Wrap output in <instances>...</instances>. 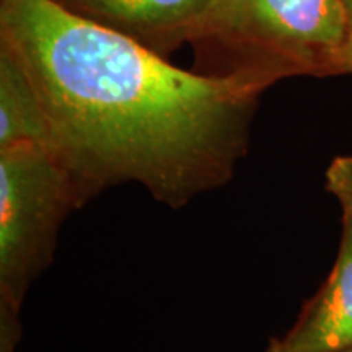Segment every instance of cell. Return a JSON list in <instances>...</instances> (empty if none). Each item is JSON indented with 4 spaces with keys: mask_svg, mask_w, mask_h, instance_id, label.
<instances>
[{
    "mask_svg": "<svg viewBox=\"0 0 352 352\" xmlns=\"http://www.w3.org/2000/svg\"><path fill=\"white\" fill-rule=\"evenodd\" d=\"M342 226L340 252L327 280L289 333L272 340L266 352L352 351V227Z\"/></svg>",
    "mask_w": 352,
    "mask_h": 352,
    "instance_id": "cell-5",
    "label": "cell"
},
{
    "mask_svg": "<svg viewBox=\"0 0 352 352\" xmlns=\"http://www.w3.org/2000/svg\"><path fill=\"white\" fill-rule=\"evenodd\" d=\"M327 189L342 208V223L352 227V155L333 158L327 175Z\"/></svg>",
    "mask_w": 352,
    "mask_h": 352,
    "instance_id": "cell-7",
    "label": "cell"
},
{
    "mask_svg": "<svg viewBox=\"0 0 352 352\" xmlns=\"http://www.w3.org/2000/svg\"><path fill=\"white\" fill-rule=\"evenodd\" d=\"M341 2L346 8V13H347V16H349V21H351V26H352V0H341Z\"/></svg>",
    "mask_w": 352,
    "mask_h": 352,
    "instance_id": "cell-9",
    "label": "cell"
},
{
    "mask_svg": "<svg viewBox=\"0 0 352 352\" xmlns=\"http://www.w3.org/2000/svg\"><path fill=\"white\" fill-rule=\"evenodd\" d=\"M344 352H352V351H344Z\"/></svg>",
    "mask_w": 352,
    "mask_h": 352,
    "instance_id": "cell-10",
    "label": "cell"
},
{
    "mask_svg": "<svg viewBox=\"0 0 352 352\" xmlns=\"http://www.w3.org/2000/svg\"><path fill=\"white\" fill-rule=\"evenodd\" d=\"M340 74H352V32L344 46L338 52L336 63H334V76H340Z\"/></svg>",
    "mask_w": 352,
    "mask_h": 352,
    "instance_id": "cell-8",
    "label": "cell"
},
{
    "mask_svg": "<svg viewBox=\"0 0 352 352\" xmlns=\"http://www.w3.org/2000/svg\"><path fill=\"white\" fill-rule=\"evenodd\" d=\"M46 122L32 82L16 57L0 44V148L20 142L46 147Z\"/></svg>",
    "mask_w": 352,
    "mask_h": 352,
    "instance_id": "cell-6",
    "label": "cell"
},
{
    "mask_svg": "<svg viewBox=\"0 0 352 352\" xmlns=\"http://www.w3.org/2000/svg\"><path fill=\"white\" fill-rule=\"evenodd\" d=\"M352 26L341 0H217L197 44L223 52L239 74L271 87L334 76Z\"/></svg>",
    "mask_w": 352,
    "mask_h": 352,
    "instance_id": "cell-2",
    "label": "cell"
},
{
    "mask_svg": "<svg viewBox=\"0 0 352 352\" xmlns=\"http://www.w3.org/2000/svg\"><path fill=\"white\" fill-rule=\"evenodd\" d=\"M0 44L32 82L46 147L87 199L138 183L178 209L230 182L263 83L178 69L59 0H0Z\"/></svg>",
    "mask_w": 352,
    "mask_h": 352,
    "instance_id": "cell-1",
    "label": "cell"
},
{
    "mask_svg": "<svg viewBox=\"0 0 352 352\" xmlns=\"http://www.w3.org/2000/svg\"><path fill=\"white\" fill-rule=\"evenodd\" d=\"M87 201L43 145L0 148V352L15 351L26 292L50 266L64 219Z\"/></svg>",
    "mask_w": 352,
    "mask_h": 352,
    "instance_id": "cell-3",
    "label": "cell"
},
{
    "mask_svg": "<svg viewBox=\"0 0 352 352\" xmlns=\"http://www.w3.org/2000/svg\"><path fill=\"white\" fill-rule=\"evenodd\" d=\"M69 10L126 34L157 54L195 43L217 0H59Z\"/></svg>",
    "mask_w": 352,
    "mask_h": 352,
    "instance_id": "cell-4",
    "label": "cell"
}]
</instances>
